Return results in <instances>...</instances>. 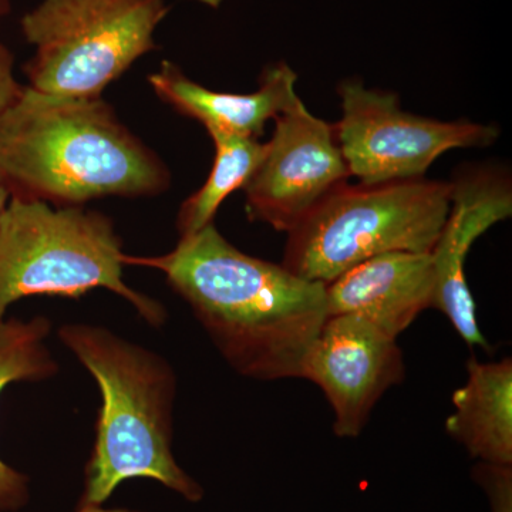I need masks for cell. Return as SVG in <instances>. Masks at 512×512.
Masks as SVG:
<instances>
[{"mask_svg":"<svg viewBox=\"0 0 512 512\" xmlns=\"http://www.w3.org/2000/svg\"><path fill=\"white\" fill-rule=\"evenodd\" d=\"M163 272L229 366L249 379H301L328 319L326 285L229 244L214 222L163 256L124 258Z\"/></svg>","mask_w":512,"mask_h":512,"instance_id":"cell-1","label":"cell"},{"mask_svg":"<svg viewBox=\"0 0 512 512\" xmlns=\"http://www.w3.org/2000/svg\"><path fill=\"white\" fill-rule=\"evenodd\" d=\"M167 167L101 97L64 99L23 87L0 120V187L55 207L167 190Z\"/></svg>","mask_w":512,"mask_h":512,"instance_id":"cell-2","label":"cell"},{"mask_svg":"<svg viewBox=\"0 0 512 512\" xmlns=\"http://www.w3.org/2000/svg\"><path fill=\"white\" fill-rule=\"evenodd\" d=\"M57 335L99 384L103 400L77 508L101 507L133 478L158 481L200 503L204 488L173 453L177 377L170 363L100 326L70 323Z\"/></svg>","mask_w":512,"mask_h":512,"instance_id":"cell-3","label":"cell"},{"mask_svg":"<svg viewBox=\"0 0 512 512\" xmlns=\"http://www.w3.org/2000/svg\"><path fill=\"white\" fill-rule=\"evenodd\" d=\"M124 258L123 241L106 215L12 197L0 211V322L19 299L80 298L104 288L160 328L164 306L123 281Z\"/></svg>","mask_w":512,"mask_h":512,"instance_id":"cell-4","label":"cell"},{"mask_svg":"<svg viewBox=\"0 0 512 512\" xmlns=\"http://www.w3.org/2000/svg\"><path fill=\"white\" fill-rule=\"evenodd\" d=\"M450 211V181L345 184L288 232L282 265L328 285L387 252H431Z\"/></svg>","mask_w":512,"mask_h":512,"instance_id":"cell-5","label":"cell"},{"mask_svg":"<svg viewBox=\"0 0 512 512\" xmlns=\"http://www.w3.org/2000/svg\"><path fill=\"white\" fill-rule=\"evenodd\" d=\"M164 0H43L20 20L35 46L25 66L37 92L94 99L131 64L156 49Z\"/></svg>","mask_w":512,"mask_h":512,"instance_id":"cell-6","label":"cell"},{"mask_svg":"<svg viewBox=\"0 0 512 512\" xmlns=\"http://www.w3.org/2000/svg\"><path fill=\"white\" fill-rule=\"evenodd\" d=\"M338 93L343 116L333 124L336 143L360 184L423 178L447 151L488 147L500 136L491 124L407 113L396 94L366 89L360 80H345Z\"/></svg>","mask_w":512,"mask_h":512,"instance_id":"cell-7","label":"cell"},{"mask_svg":"<svg viewBox=\"0 0 512 512\" xmlns=\"http://www.w3.org/2000/svg\"><path fill=\"white\" fill-rule=\"evenodd\" d=\"M349 178L333 124L298 99L276 117L264 157L242 188L249 221L291 232Z\"/></svg>","mask_w":512,"mask_h":512,"instance_id":"cell-8","label":"cell"},{"mask_svg":"<svg viewBox=\"0 0 512 512\" xmlns=\"http://www.w3.org/2000/svg\"><path fill=\"white\" fill-rule=\"evenodd\" d=\"M396 338L357 316H329L313 343L301 379L315 383L332 406L333 433L362 434L383 394L406 379Z\"/></svg>","mask_w":512,"mask_h":512,"instance_id":"cell-9","label":"cell"},{"mask_svg":"<svg viewBox=\"0 0 512 512\" xmlns=\"http://www.w3.org/2000/svg\"><path fill=\"white\" fill-rule=\"evenodd\" d=\"M512 214L510 173L498 165H473L450 181V211L431 249L433 306L450 320L471 349L491 352L477 322L476 302L468 288L466 261L474 242Z\"/></svg>","mask_w":512,"mask_h":512,"instance_id":"cell-10","label":"cell"},{"mask_svg":"<svg viewBox=\"0 0 512 512\" xmlns=\"http://www.w3.org/2000/svg\"><path fill=\"white\" fill-rule=\"evenodd\" d=\"M430 252H387L326 285L329 316L352 315L396 338L433 306Z\"/></svg>","mask_w":512,"mask_h":512,"instance_id":"cell-11","label":"cell"},{"mask_svg":"<svg viewBox=\"0 0 512 512\" xmlns=\"http://www.w3.org/2000/svg\"><path fill=\"white\" fill-rule=\"evenodd\" d=\"M296 79L288 64L278 63L264 70L255 93H221L192 82L174 63L163 62L160 72L151 74L148 82L164 103L201 121L208 133L221 131L258 140L265 124L299 99Z\"/></svg>","mask_w":512,"mask_h":512,"instance_id":"cell-12","label":"cell"},{"mask_svg":"<svg viewBox=\"0 0 512 512\" xmlns=\"http://www.w3.org/2000/svg\"><path fill=\"white\" fill-rule=\"evenodd\" d=\"M467 382L451 397L446 431L480 463L512 466V360L471 357Z\"/></svg>","mask_w":512,"mask_h":512,"instance_id":"cell-13","label":"cell"},{"mask_svg":"<svg viewBox=\"0 0 512 512\" xmlns=\"http://www.w3.org/2000/svg\"><path fill=\"white\" fill-rule=\"evenodd\" d=\"M52 323L43 316L0 322V394L16 382H36L57 373L45 340ZM29 501V478L0 460V511H16Z\"/></svg>","mask_w":512,"mask_h":512,"instance_id":"cell-14","label":"cell"},{"mask_svg":"<svg viewBox=\"0 0 512 512\" xmlns=\"http://www.w3.org/2000/svg\"><path fill=\"white\" fill-rule=\"evenodd\" d=\"M215 160L210 175L200 190L184 202L178 212L177 229L181 237L195 234L214 222L222 202L248 183L265 154V144L255 138L232 136L214 131Z\"/></svg>","mask_w":512,"mask_h":512,"instance_id":"cell-15","label":"cell"},{"mask_svg":"<svg viewBox=\"0 0 512 512\" xmlns=\"http://www.w3.org/2000/svg\"><path fill=\"white\" fill-rule=\"evenodd\" d=\"M471 478L483 490L491 512H512V466L478 461Z\"/></svg>","mask_w":512,"mask_h":512,"instance_id":"cell-16","label":"cell"},{"mask_svg":"<svg viewBox=\"0 0 512 512\" xmlns=\"http://www.w3.org/2000/svg\"><path fill=\"white\" fill-rule=\"evenodd\" d=\"M22 92L23 87L13 76V55L8 47L0 43V120L18 101Z\"/></svg>","mask_w":512,"mask_h":512,"instance_id":"cell-17","label":"cell"},{"mask_svg":"<svg viewBox=\"0 0 512 512\" xmlns=\"http://www.w3.org/2000/svg\"><path fill=\"white\" fill-rule=\"evenodd\" d=\"M77 512H140L133 510H123V508H119V510H106L103 507H82L77 508Z\"/></svg>","mask_w":512,"mask_h":512,"instance_id":"cell-18","label":"cell"},{"mask_svg":"<svg viewBox=\"0 0 512 512\" xmlns=\"http://www.w3.org/2000/svg\"><path fill=\"white\" fill-rule=\"evenodd\" d=\"M10 8H12L10 0H0V19L5 18V16L8 15Z\"/></svg>","mask_w":512,"mask_h":512,"instance_id":"cell-19","label":"cell"},{"mask_svg":"<svg viewBox=\"0 0 512 512\" xmlns=\"http://www.w3.org/2000/svg\"><path fill=\"white\" fill-rule=\"evenodd\" d=\"M9 197V192L6 191L5 188L0 187V211H2L3 208L6 207V204H8Z\"/></svg>","mask_w":512,"mask_h":512,"instance_id":"cell-20","label":"cell"}]
</instances>
